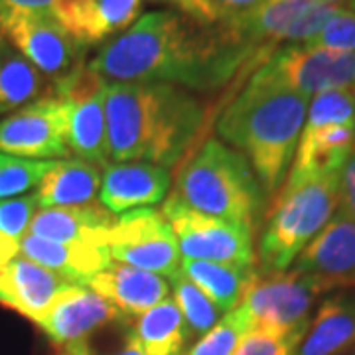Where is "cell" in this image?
Returning <instances> with one entry per match:
<instances>
[{"mask_svg":"<svg viewBox=\"0 0 355 355\" xmlns=\"http://www.w3.org/2000/svg\"><path fill=\"white\" fill-rule=\"evenodd\" d=\"M306 113L308 97L254 71L217 121L219 137L249 160L265 196H277L291 172Z\"/></svg>","mask_w":355,"mask_h":355,"instance_id":"cell-3","label":"cell"},{"mask_svg":"<svg viewBox=\"0 0 355 355\" xmlns=\"http://www.w3.org/2000/svg\"><path fill=\"white\" fill-rule=\"evenodd\" d=\"M340 174L286 178L275 196L259 241V275L284 272L340 205Z\"/></svg>","mask_w":355,"mask_h":355,"instance_id":"cell-5","label":"cell"},{"mask_svg":"<svg viewBox=\"0 0 355 355\" xmlns=\"http://www.w3.org/2000/svg\"><path fill=\"white\" fill-rule=\"evenodd\" d=\"M320 292L312 279L296 270H284L259 277L245 294L241 306L253 318L254 328L277 331L294 342H300L308 330V316Z\"/></svg>","mask_w":355,"mask_h":355,"instance_id":"cell-11","label":"cell"},{"mask_svg":"<svg viewBox=\"0 0 355 355\" xmlns=\"http://www.w3.org/2000/svg\"><path fill=\"white\" fill-rule=\"evenodd\" d=\"M62 355H89L87 345L85 343H79V345H73V347H67Z\"/></svg>","mask_w":355,"mask_h":355,"instance_id":"cell-40","label":"cell"},{"mask_svg":"<svg viewBox=\"0 0 355 355\" xmlns=\"http://www.w3.org/2000/svg\"><path fill=\"white\" fill-rule=\"evenodd\" d=\"M127 338L146 355H182L191 336L174 298H166L135 318Z\"/></svg>","mask_w":355,"mask_h":355,"instance_id":"cell-26","label":"cell"},{"mask_svg":"<svg viewBox=\"0 0 355 355\" xmlns=\"http://www.w3.org/2000/svg\"><path fill=\"white\" fill-rule=\"evenodd\" d=\"M67 114L60 97H42L0 119V153L28 160L67 158Z\"/></svg>","mask_w":355,"mask_h":355,"instance_id":"cell-14","label":"cell"},{"mask_svg":"<svg viewBox=\"0 0 355 355\" xmlns=\"http://www.w3.org/2000/svg\"><path fill=\"white\" fill-rule=\"evenodd\" d=\"M38 209V200L34 193L0 200V235L22 241Z\"/></svg>","mask_w":355,"mask_h":355,"instance_id":"cell-31","label":"cell"},{"mask_svg":"<svg viewBox=\"0 0 355 355\" xmlns=\"http://www.w3.org/2000/svg\"><path fill=\"white\" fill-rule=\"evenodd\" d=\"M340 8L342 6H331L324 0H266L227 22H221V26L251 50L270 55L282 42H310Z\"/></svg>","mask_w":355,"mask_h":355,"instance_id":"cell-7","label":"cell"},{"mask_svg":"<svg viewBox=\"0 0 355 355\" xmlns=\"http://www.w3.org/2000/svg\"><path fill=\"white\" fill-rule=\"evenodd\" d=\"M352 355H355V352H354V354H352Z\"/></svg>","mask_w":355,"mask_h":355,"instance_id":"cell-44","label":"cell"},{"mask_svg":"<svg viewBox=\"0 0 355 355\" xmlns=\"http://www.w3.org/2000/svg\"><path fill=\"white\" fill-rule=\"evenodd\" d=\"M18 254H20V241L0 235V270L6 265H10Z\"/></svg>","mask_w":355,"mask_h":355,"instance_id":"cell-38","label":"cell"},{"mask_svg":"<svg viewBox=\"0 0 355 355\" xmlns=\"http://www.w3.org/2000/svg\"><path fill=\"white\" fill-rule=\"evenodd\" d=\"M180 272L198 286L221 314H227L241 304L245 294L261 277L254 266L221 265L191 259L182 261Z\"/></svg>","mask_w":355,"mask_h":355,"instance_id":"cell-25","label":"cell"},{"mask_svg":"<svg viewBox=\"0 0 355 355\" xmlns=\"http://www.w3.org/2000/svg\"><path fill=\"white\" fill-rule=\"evenodd\" d=\"M71 286L77 284L26 257H16L0 270V304L38 324L58 296Z\"/></svg>","mask_w":355,"mask_h":355,"instance_id":"cell-18","label":"cell"},{"mask_svg":"<svg viewBox=\"0 0 355 355\" xmlns=\"http://www.w3.org/2000/svg\"><path fill=\"white\" fill-rule=\"evenodd\" d=\"M105 247L113 263L135 266L172 280L180 275V249L162 211L140 207L114 217Z\"/></svg>","mask_w":355,"mask_h":355,"instance_id":"cell-9","label":"cell"},{"mask_svg":"<svg viewBox=\"0 0 355 355\" xmlns=\"http://www.w3.org/2000/svg\"><path fill=\"white\" fill-rule=\"evenodd\" d=\"M338 193H340V205H338L340 211L355 221V148L340 172Z\"/></svg>","mask_w":355,"mask_h":355,"instance_id":"cell-35","label":"cell"},{"mask_svg":"<svg viewBox=\"0 0 355 355\" xmlns=\"http://www.w3.org/2000/svg\"><path fill=\"white\" fill-rule=\"evenodd\" d=\"M62 0H0V18L10 14H50L53 16Z\"/></svg>","mask_w":355,"mask_h":355,"instance_id":"cell-36","label":"cell"},{"mask_svg":"<svg viewBox=\"0 0 355 355\" xmlns=\"http://www.w3.org/2000/svg\"><path fill=\"white\" fill-rule=\"evenodd\" d=\"M355 89H330L314 95L286 178L331 176L354 153Z\"/></svg>","mask_w":355,"mask_h":355,"instance_id":"cell-6","label":"cell"},{"mask_svg":"<svg viewBox=\"0 0 355 355\" xmlns=\"http://www.w3.org/2000/svg\"><path fill=\"white\" fill-rule=\"evenodd\" d=\"M140 8L142 0H62L53 18L87 48L130 28Z\"/></svg>","mask_w":355,"mask_h":355,"instance_id":"cell-19","label":"cell"},{"mask_svg":"<svg viewBox=\"0 0 355 355\" xmlns=\"http://www.w3.org/2000/svg\"><path fill=\"white\" fill-rule=\"evenodd\" d=\"M298 342L277 331L253 328L239 343L235 355H292Z\"/></svg>","mask_w":355,"mask_h":355,"instance_id":"cell-33","label":"cell"},{"mask_svg":"<svg viewBox=\"0 0 355 355\" xmlns=\"http://www.w3.org/2000/svg\"><path fill=\"white\" fill-rule=\"evenodd\" d=\"M254 328L253 318L245 306H237L217 322L207 334L182 355H235L241 340Z\"/></svg>","mask_w":355,"mask_h":355,"instance_id":"cell-28","label":"cell"},{"mask_svg":"<svg viewBox=\"0 0 355 355\" xmlns=\"http://www.w3.org/2000/svg\"><path fill=\"white\" fill-rule=\"evenodd\" d=\"M254 53L221 24L154 10L105 42L89 69L111 83H170L193 91L225 85Z\"/></svg>","mask_w":355,"mask_h":355,"instance_id":"cell-1","label":"cell"},{"mask_svg":"<svg viewBox=\"0 0 355 355\" xmlns=\"http://www.w3.org/2000/svg\"><path fill=\"white\" fill-rule=\"evenodd\" d=\"M355 345V296L324 300L292 355H340Z\"/></svg>","mask_w":355,"mask_h":355,"instance_id":"cell-24","label":"cell"},{"mask_svg":"<svg viewBox=\"0 0 355 355\" xmlns=\"http://www.w3.org/2000/svg\"><path fill=\"white\" fill-rule=\"evenodd\" d=\"M263 2H266V0H207V4L211 6L219 24L227 22V20L247 12V10H251V8L263 4Z\"/></svg>","mask_w":355,"mask_h":355,"instance_id":"cell-37","label":"cell"},{"mask_svg":"<svg viewBox=\"0 0 355 355\" xmlns=\"http://www.w3.org/2000/svg\"><path fill=\"white\" fill-rule=\"evenodd\" d=\"M170 168L153 162L105 164L99 203L113 216L160 203L170 188Z\"/></svg>","mask_w":355,"mask_h":355,"instance_id":"cell-17","label":"cell"},{"mask_svg":"<svg viewBox=\"0 0 355 355\" xmlns=\"http://www.w3.org/2000/svg\"><path fill=\"white\" fill-rule=\"evenodd\" d=\"M0 30L14 48L53 83L85 64V46L50 14L2 16Z\"/></svg>","mask_w":355,"mask_h":355,"instance_id":"cell-13","label":"cell"},{"mask_svg":"<svg viewBox=\"0 0 355 355\" xmlns=\"http://www.w3.org/2000/svg\"><path fill=\"white\" fill-rule=\"evenodd\" d=\"M53 160H28L0 153V200L18 198L38 188Z\"/></svg>","mask_w":355,"mask_h":355,"instance_id":"cell-30","label":"cell"},{"mask_svg":"<svg viewBox=\"0 0 355 355\" xmlns=\"http://www.w3.org/2000/svg\"><path fill=\"white\" fill-rule=\"evenodd\" d=\"M292 270L330 291L355 286V221L338 211L296 257Z\"/></svg>","mask_w":355,"mask_h":355,"instance_id":"cell-15","label":"cell"},{"mask_svg":"<svg viewBox=\"0 0 355 355\" xmlns=\"http://www.w3.org/2000/svg\"><path fill=\"white\" fill-rule=\"evenodd\" d=\"M162 216L170 223L178 249L186 259L254 266L253 229L196 211L174 193L162 205Z\"/></svg>","mask_w":355,"mask_h":355,"instance_id":"cell-8","label":"cell"},{"mask_svg":"<svg viewBox=\"0 0 355 355\" xmlns=\"http://www.w3.org/2000/svg\"><path fill=\"white\" fill-rule=\"evenodd\" d=\"M174 196L196 211L253 231L266 198L249 160L217 139L205 140L184 164Z\"/></svg>","mask_w":355,"mask_h":355,"instance_id":"cell-4","label":"cell"},{"mask_svg":"<svg viewBox=\"0 0 355 355\" xmlns=\"http://www.w3.org/2000/svg\"><path fill=\"white\" fill-rule=\"evenodd\" d=\"M101 168L79 158L53 160L36 188L40 207L95 205L101 190Z\"/></svg>","mask_w":355,"mask_h":355,"instance_id":"cell-23","label":"cell"},{"mask_svg":"<svg viewBox=\"0 0 355 355\" xmlns=\"http://www.w3.org/2000/svg\"><path fill=\"white\" fill-rule=\"evenodd\" d=\"M172 288H174V302L186 320L190 336L202 338L203 334H207L221 320L219 318L221 312L217 310L216 304L198 286H193L182 272L172 279Z\"/></svg>","mask_w":355,"mask_h":355,"instance_id":"cell-29","label":"cell"},{"mask_svg":"<svg viewBox=\"0 0 355 355\" xmlns=\"http://www.w3.org/2000/svg\"><path fill=\"white\" fill-rule=\"evenodd\" d=\"M156 4H168L174 8V12L184 14L193 22L203 26H217V16L207 4V0H150Z\"/></svg>","mask_w":355,"mask_h":355,"instance_id":"cell-34","label":"cell"},{"mask_svg":"<svg viewBox=\"0 0 355 355\" xmlns=\"http://www.w3.org/2000/svg\"><path fill=\"white\" fill-rule=\"evenodd\" d=\"M123 318V312L97 292L85 286H71L60 294L50 310L40 318L38 328H42L51 343L67 349L85 343V338L93 331Z\"/></svg>","mask_w":355,"mask_h":355,"instance_id":"cell-16","label":"cell"},{"mask_svg":"<svg viewBox=\"0 0 355 355\" xmlns=\"http://www.w3.org/2000/svg\"><path fill=\"white\" fill-rule=\"evenodd\" d=\"M306 44L322 50L355 53V12L340 8L330 22L318 32V36Z\"/></svg>","mask_w":355,"mask_h":355,"instance_id":"cell-32","label":"cell"},{"mask_svg":"<svg viewBox=\"0 0 355 355\" xmlns=\"http://www.w3.org/2000/svg\"><path fill=\"white\" fill-rule=\"evenodd\" d=\"M114 217L103 205L40 207L28 235L55 243H91L105 247Z\"/></svg>","mask_w":355,"mask_h":355,"instance_id":"cell-21","label":"cell"},{"mask_svg":"<svg viewBox=\"0 0 355 355\" xmlns=\"http://www.w3.org/2000/svg\"><path fill=\"white\" fill-rule=\"evenodd\" d=\"M46 89V76L14 48L0 30V114L14 113L36 101Z\"/></svg>","mask_w":355,"mask_h":355,"instance_id":"cell-27","label":"cell"},{"mask_svg":"<svg viewBox=\"0 0 355 355\" xmlns=\"http://www.w3.org/2000/svg\"><path fill=\"white\" fill-rule=\"evenodd\" d=\"M345 8H347V10H352V12H355V0H349V2L345 4Z\"/></svg>","mask_w":355,"mask_h":355,"instance_id":"cell-42","label":"cell"},{"mask_svg":"<svg viewBox=\"0 0 355 355\" xmlns=\"http://www.w3.org/2000/svg\"><path fill=\"white\" fill-rule=\"evenodd\" d=\"M203 119V105L188 89L170 83H107L109 160L172 168L196 142Z\"/></svg>","mask_w":355,"mask_h":355,"instance_id":"cell-2","label":"cell"},{"mask_svg":"<svg viewBox=\"0 0 355 355\" xmlns=\"http://www.w3.org/2000/svg\"><path fill=\"white\" fill-rule=\"evenodd\" d=\"M20 254L58 272L77 286H85L93 275L113 263L107 247L91 243L46 241L32 235H26L20 241Z\"/></svg>","mask_w":355,"mask_h":355,"instance_id":"cell-22","label":"cell"},{"mask_svg":"<svg viewBox=\"0 0 355 355\" xmlns=\"http://www.w3.org/2000/svg\"><path fill=\"white\" fill-rule=\"evenodd\" d=\"M85 288L97 292L121 310L125 318H137L148 312L170 294V284L164 277L121 263H111L93 275L85 282Z\"/></svg>","mask_w":355,"mask_h":355,"instance_id":"cell-20","label":"cell"},{"mask_svg":"<svg viewBox=\"0 0 355 355\" xmlns=\"http://www.w3.org/2000/svg\"><path fill=\"white\" fill-rule=\"evenodd\" d=\"M257 71L310 99L330 89H355V53L288 44L263 60Z\"/></svg>","mask_w":355,"mask_h":355,"instance_id":"cell-12","label":"cell"},{"mask_svg":"<svg viewBox=\"0 0 355 355\" xmlns=\"http://www.w3.org/2000/svg\"><path fill=\"white\" fill-rule=\"evenodd\" d=\"M114 355H146L142 349H140L137 343L132 342V340H128L127 338V345L123 347V352H119V354Z\"/></svg>","mask_w":355,"mask_h":355,"instance_id":"cell-39","label":"cell"},{"mask_svg":"<svg viewBox=\"0 0 355 355\" xmlns=\"http://www.w3.org/2000/svg\"><path fill=\"white\" fill-rule=\"evenodd\" d=\"M326 4H331V6H342V4H347L349 0H324Z\"/></svg>","mask_w":355,"mask_h":355,"instance_id":"cell-41","label":"cell"},{"mask_svg":"<svg viewBox=\"0 0 355 355\" xmlns=\"http://www.w3.org/2000/svg\"><path fill=\"white\" fill-rule=\"evenodd\" d=\"M354 142H355V121H354Z\"/></svg>","mask_w":355,"mask_h":355,"instance_id":"cell-43","label":"cell"},{"mask_svg":"<svg viewBox=\"0 0 355 355\" xmlns=\"http://www.w3.org/2000/svg\"><path fill=\"white\" fill-rule=\"evenodd\" d=\"M105 89L107 81L87 64L53 83V97L65 103L67 114V148L79 160L91 164H109L107 121H105Z\"/></svg>","mask_w":355,"mask_h":355,"instance_id":"cell-10","label":"cell"}]
</instances>
